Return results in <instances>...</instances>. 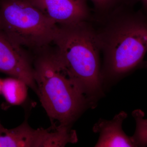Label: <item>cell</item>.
Returning <instances> with one entry per match:
<instances>
[{
    "label": "cell",
    "instance_id": "6da1fadb",
    "mask_svg": "<svg viewBox=\"0 0 147 147\" xmlns=\"http://www.w3.org/2000/svg\"><path fill=\"white\" fill-rule=\"evenodd\" d=\"M96 34L100 53L103 87L118 81L145 66L147 52V12L127 7L105 18L90 21Z\"/></svg>",
    "mask_w": 147,
    "mask_h": 147
},
{
    "label": "cell",
    "instance_id": "7a4b0ae2",
    "mask_svg": "<svg viewBox=\"0 0 147 147\" xmlns=\"http://www.w3.org/2000/svg\"><path fill=\"white\" fill-rule=\"evenodd\" d=\"M55 55L74 86L94 108L103 84L100 50L91 21L59 26Z\"/></svg>",
    "mask_w": 147,
    "mask_h": 147
},
{
    "label": "cell",
    "instance_id": "3957f363",
    "mask_svg": "<svg viewBox=\"0 0 147 147\" xmlns=\"http://www.w3.org/2000/svg\"><path fill=\"white\" fill-rule=\"evenodd\" d=\"M37 93L53 125L71 127L87 108H92L74 86L54 53H41L35 61Z\"/></svg>",
    "mask_w": 147,
    "mask_h": 147
},
{
    "label": "cell",
    "instance_id": "277c9868",
    "mask_svg": "<svg viewBox=\"0 0 147 147\" xmlns=\"http://www.w3.org/2000/svg\"><path fill=\"white\" fill-rule=\"evenodd\" d=\"M59 28L28 0H0V31L22 47L42 50Z\"/></svg>",
    "mask_w": 147,
    "mask_h": 147
},
{
    "label": "cell",
    "instance_id": "5b68a950",
    "mask_svg": "<svg viewBox=\"0 0 147 147\" xmlns=\"http://www.w3.org/2000/svg\"><path fill=\"white\" fill-rule=\"evenodd\" d=\"M0 72L24 81L37 94L34 69L28 55L0 31Z\"/></svg>",
    "mask_w": 147,
    "mask_h": 147
},
{
    "label": "cell",
    "instance_id": "8992f818",
    "mask_svg": "<svg viewBox=\"0 0 147 147\" xmlns=\"http://www.w3.org/2000/svg\"><path fill=\"white\" fill-rule=\"evenodd\" d=\"M59 26L89 21L92 17L88 0H28Z\"/></svg>",
    "mask_w": 147,
    "mask_h": 147
},
{
    "label": "cell",
    "instance_id": "52a82bcc",
    "mask_svg": "<svg viewBox=\"0 0 147 147\" xmlns=\"http://www.w3.org/2000/svg\"><path fill=\"white\" fill-rule=\"evenodd\" d=\"M127 114L121 111L112 120L100 119L93 127V131L99 134L96 147H135L131 137L127 136L122 129Z\"/></svg>",
    "mask_w": 147,
    "mask_h": 147
},
{
    "label": "cell",
    "instance_id": "ba28073f",
    "mask_svg": "<svg viewBox=\"0 0 147 147\" xmlns=\"http://www.w3.org/2000/svg\"><path fill=\"white\" fill-rule=\"evenodd\" d=\"M42 138V129L32 128L26 121L15 128L0 127V147H40Z\"/></svg>",
    "mask_w": 147,
    "mask_h": 147
},
{
    "label": "cell",
    "instance_id": "9c48e42d",
    "mask_svg": "<svg viewBox=\"0 0 147 147\" xmlns=\"http://www.w3.org/2000/svg\"><path fill=\"white\" fill-rule=\"evenodd\" d=\"M28 87L25 82L18 78H6L3 79L1 94L9 104L20 105L26 99Z\"/></svg>",
    "mask_w": 147,
    "mask_h": 147
},
{
    "label": "cell",
    "instance_id": "30bf717a",
    "mask_svg": "<svg viewBox=\"0 0 147 147\" xmlns=\"http://www.w3.org/2000/svg\"><path fill=\"white\" fill-rule=\"evenodd\" d=\"M93 5L92 19L100 20L105 18L117 11L134 7L140 0H89Z\"/></svg>",
    "mask_w": 147,
    "mask_h": 147
},
{
    "label": "cell",
    "instance_id": "8fae6325",
    "mask_svg": "<svg viewBox=\"0 0 147 147\" xmlns=\"http://www.w3.org/2000/svg\"><path fill=\"white\" fill-rule=\"evenodd\" d=\"M135 119L136 128L131 137L135 147H146L147 146V119H144V113L142 110H136L132 113Z\"/></svg>",
    "mask_w": 147,
    "mask_h": 147
},
{
    "label": "cell",
    "instance_id": "7c38bea8",
    "mask_svg": "<svg viewBox=\"0 0 147 147\" xmlns=\"http://www.w3.org/2000/svg\"><path fill=\"white\" fill-rule=\"evenodd\" d=\"M142 5V8L147 12V0H140Z\"/></svg>",
    "mask_w": 147,
    "mask_h": 147
},
{
    "label": "cell",
    "instance_id": "4fadbf2b",
    "mask_svg": "<svg viewBox=\"0 0 147 147\" xmlns=\"http://www.w3.org/2000/svg\"><path fill=\"white\" fill-rule=\"evenodd\" d=\"M3 79H0V94H1V87L2 85Z\"/></svg>",
    "mask_w": 147,
    "mask_h": 147
},
{
    "label": "cell",
    "instance_id": "5bb4252c",
    "mask_svg": "<svg viewBox=\"0 0 147 147\" xmlns=\"http://www.w3.org/2000/svg\"><path fill=\"white\" fill-rule=\"evenodd\" d=\"M145 67H146V68H147V63H146V64H145Z\"/></svg>",
    "mask_w": 147,
    "mask_h": 147
},
{
    "label": "cell",
    "instance_id": "9a60e30c",
    "mask_svg": "<svg viewBox=\"0 0 147 147\" xmlns=\"http://www.w3.org/2000/svg\"><path fill=\"white\" fill-rule=\"evenodd\" d=\"M2 125H1V124L0 123V127H2Z\"/></svg>",
    "mask_w": 147,
    "mask_h": 147
}]
</instances>
